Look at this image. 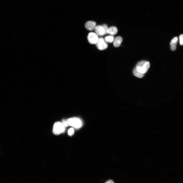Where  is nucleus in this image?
I'll use <instances>...</instances> for the list:
<instances>
[{
  "label": "nucleus",
  "mask_w": 183,
  "mask_h": 183,
  "mask_svg": "<svg viewBox=\"0 0 183 183\" xmlns=\"http://www.w3.org/2000/svg\"><path fill=\"white\" fill-rule=\"evenodd\" d=\"M105 183H114V182L112 180H110L107 181Z\"/></svg>",
  "instance_id": "f3484780"
},
{
  "label": "nucleus",
  "mask_w": 183,
  "mask_h": 183,
  "mask_svg": "<svg viewBox=\"0 0 183 183\" xmlns=\"http://www.w3.org/2000/svg\"><path fill=\"white\" fill-rule=\"evenodd\" d=\"M96 23L93 21H89L87 22L85 25V27L88 30H93L94 29L96 26Z\"/></svg>",
  "instance_id": "0eeeda50"
},
{
  "label": "nucleus",
  "mask_w": 183,
  "mask_h": 183,
  "mask_svg": "<svg viewBox=\"0 0 183 183\" xmlns=\"http://www.w3.org/2000/svg\"><path fill=\"white\" fill-rule=\"evenodd\" d=\"M62 123L65 127L68 126L69 125L67 119H63Z\"/></svg>",
  "instance_id": "4468645a"
},
{
  "label": "nucleus",
  "mask_w": 183,
  "mask_h": 183,
  "mask_svg": "<svg viewBox=\"0 0 183 183\" xmlns=\"http://www.w3.org/2000/svg\"><path fill=\"white\" fill-rule=\"evenodd\" d=\"M98 38L97 35L95 33L90 32L88 34L87 39L89 42L91 44H96L97 42Z\"/></svg>",
  "instance_id": "39448f33"
},
{
  "label": "nucleus",
  "mask_w": 183,
  "mask_h": 183,
  "mask_svg": "<svg viewBox=\"0 0 183 183\" xmlns=\"http://www.w3.org/2000/svg\"><path fill=\"white\" fill-rule=\"evenodd\" d=\"M102 27H103L104 29V35H105L107 34V31L108 29V27L107 26V25L106 24H103L102 25Z\"/></svg>",
  "instance_id": "ddd939ff"
},
{
  "label": "nucleus",
  "mask_w": 183,
  "mask_h": 183,
  "mask_svg": "<svg viewBox=\"0 0 183 183\" xmlns=\"http://www.w3.org/2000/svg\"><path fill=\"white\" fill-rule=\"evenodd\" d=\"M179 42L181 45H183V34L180 35L179 36Z\"/></svg>",
  "instance_id": "2eb2a0df"
},
{
  "label": "nucleus",
  "mask_w": 183,
  "mask_h": 183,
  "mask_svg": "<svg viewBox=\"0 0 183 183\" xmlns=\"http://www.w3.org/2000/svg\"><path fill=\"white\" fill-rule=\"evenodd\" d=\"M150 66V64L149 62L142 60L137 64L136 68L139 72L144 74L147 71Z\"/></svg>",
  "instance_id": "f257e3e1"
},
{
  "label": "nucleus",
  "mask_w": 183,
  "mask_h": 183,
  "mask_svg": "<svg viewBox=\"0 0 183 183\" xmlns=\"http://www.w3.org/2000/svg\"><path fill=\"white\" fill-rule=\"evenodd\" d=\"M69 125L76 128H79L81 126L82 122L81 120L77 118H70L67 119Z\"/></svg>",
  "instance_id": "7ed1b4c3"
},
{
  "label": "nucleus",
  "mask_w": 183,
  "mask_h": 183,
  "mask_svg": "<svg viewBox=\"0 0 183 183\" xmlns=\"http://www.w3.org/2000/svg\"><path fill=\"white\" fill-rule=\"evenodd\" d=\"M117 32V28L114 26H112L108 28L107 31V33L111 35H115Z\"/></svg>",
  "instance_id": "9d476101"
},
{
  "label": "nucleus",
  "mask_w": 183,
  "mask_h": 183,
  "mask_svg": "<svg viewBox=\"0 0 183 183\" xmlns=\"http://www.w3.org/2000/svg\"><path fill=\"white\" fill-rule=\"evenodd\" d=\"M178 40L177 37H176L173 38L170 43L171 49L173 51L175 50L176 49V44Z\"/></svg>",
  "instance_id": "6e6552de"
},
{
  "label": "nucleus",
  "mask_w": 183,
  "mask_h": 183,
  "mask_svg": "<svg viewBox=\"0 0 183 183\" xmlns=\"http://www.w3.org/2000/svg\"><path fill=\"white\" fill-rule=\"evenodd\" d=\"M68 134L70 135H71L74 133V129L72 128H70L68 131Z\"/></svg>",
  "instance_id": "dca6fc26"
},
{
  "label": "nucleus",
  "mask_w": 183,
  "mask_h": 183,
  "mask_svg": "<svg viewBox=\"0 0 183 183\" xmlns=\"http://www.w3.org/2000/svg\"><path fill=\"white\" fill-rule=\"evenodd\" d=\"M96 44L98 49L101 50L106 49L108 47V44L105 40L101 37L98 38V41Z\"/></svg>",
  "instance_id": "20e7f679"
},
{
  "label": "nucleus",
  "mask_w": 183,
  "mask_h": 183,
  "mask_svg": "<svg viewBox=\"0 0 183 183\" xmlns=\"http://www.w3.org/2000/svg\"><path fill=\"white\" fill-rule=\"evenodd\" d=\"M122 41V39L121 37L119 36L116 37L114 39L113 45L114 47H118L120 45Z\"/></svg>",
  "instance_id": "1a4fd4ad"
},
{
  "label": "nucleus",
  "mask_w": 183,
  "mask_h": 183,
  "mask_svg": "<svg viewBox=\"0 0 183 183\" xmlns=\"http://www.w3.org/2000/svg\"><path fill=\"white\" fill-rule=\"evenodd\" d=\"M65 130V127L62 123L57 122L54 124L53 129V132L54 134L59 135L64 132Z\"/></svg>",
  "instance_id": "f03ea898"
},
{
  "label": "nucleus",
  "mask_w": 183,
  "mask_h": 183,
  "mask_svg": "<svg viewBox=\"0 0 183 183\" xmlns=\"http://www.w3.org/2000/svg\"><path fill=\"white\" fill-rule=\"evenodd\" d=\"M114 37L112 35L107 36L105 37L104 40L105 41L111 43L114 40Z\"/></svg>",
  "instance_id": "f8f14e48"
},
{
  "label": "nucleus",
  "mask_w": 183,
  "mask_h": 183,
  "mask_svg": "<svg viewBox=\"0 0 183 183\" xmlns=\"http://www.w3.org/2000/svg\"><path fill=\"white\" fill-rule=\"evenodd\" d=\"M133 74L135 76L139 78H142L144 76V74L139 72L137 70L136 67L133 69Z\"/></svg>",
  "instance_id": "9b49d317"
},
{
  "label": "nucleus",
  "mask_w": 183,
  "mask_h": 183,
  "mask_svg": "<svg viewBox=\"0 0 183 183\" xmlns=\"http://www.w3.org/2000/svg\"><path fill=\"white\" fill-rule=\"evenodd\" d=\"M94 30L95 33L99 36H102L104 34V30L103 27L101 25L96 26Z\"/></svg>",
  "instance_id": "423d86ee"
}]
</instances>
